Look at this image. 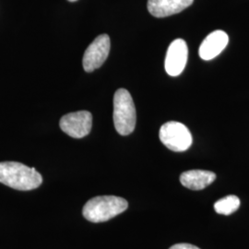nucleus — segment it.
<instances>
[{
    "label": "nucleus",
    "instance_id": "1",
    "mask_svg": "<svg viewBox=\"0 0 249 249\" xmlns=\"http://www.w3.org/2000/svg\"><path fill=\"white\" fill-rule=\"evenodd\" d=\"M0 183L20 191H29L40 187L43 178L35 168L17 161L0 162Z\"/></svg>",
    "mask_w": 249,
    "mask_h": 249
},
{
    "label": "nucleus",
    "instance_id": "2",
    "mask_svg": "<svg viewBox=\"0 0 249 249\" xmlns=\"http://www.w3.org/2000/svg\"><path fill=\"white\" fill-rule=\"evenodd\" d=\"M128 203L123 198L116 196H95L84 205L82 213L86 220L91 223H104L124 213Z\"/></svg>",
    "mask_w": 249,
    "mask_h": 249
},
{
    "label": "nucleus",
    "instance_id": "3",
    "mask_svg": "<svg viewBox=\"0 0 249 249\" xmlns=\"http://www.w3.org/2000/svg\"><path fill=\"white\" fill-rule=\"evenodd\" d=\"M114 124L122 136L132 133L136 126L137 114L133 99L128 90L117 89L114 95Z\"/></svg>",
    "mask_w": 249,
    "mask_h": 249
},
{
    "label": "nucleus",
    "instance_id": "4",
    "mask_svg": "<svg viewBox=\"0 0 249 249\" xmlns=\"http://www.w3.org/2000/svg\"><path fill=\"white\" fill-rule=\"evenodd\" d=\"M159 137L166 148L176 152L186 151L192 145V135L189 129L185 124L176 121L162 124Z\"/></svg>",
    "mask_w": 249,
    "mask_h": 249
},
{
    "label": "nucleus",
    "instance_id": "5",
    "mask_svg": "<svg viewBox=\"0 0 249 249\" xmlns=\"http://www.w3.org/2000/svg\"><path fill=\"white\" fill-rule=\"evenodd\" d=\"M110 47L111 42L109 36L101 35L96 37L88 46L83 55L82 65L85 71L92 72L106 62L110 52Z\"/></svg>",
    "mask_w": 249,
    "mask_h": 249
},
{
    "label": "nucleus",
    "instance_id": "6",
    "mask_svg": "<svg viewBox=\"0 0 249 249\" xmlns=\"http://www.w3.org/2000/svg\"><path fill=\"white\" fill-rule=\"evenodd\" d=\"M63 132L74 139H81L91 130L92 116L88 111L70 113L63 116L59 122Z\"/></svg>",
    "mask_w": 249,
    "mask_h": 249
},
{
    "label": "nucleus",
    "instance_id": "7",
    "mask_svg": "<svg viewBox=\"0 0 249 249\" xmlns=\"http://www.w3.org/2000/svg\"><path fill=\"white\" fill-rule=\"evenodd\" d=\"M188 48L183 39H177L171 43L165 57V71L172 77L179 76L187 65Z\"/></svg>",
    "mask_w": 249,
    "mask_h": 249
},
{
    "label": "nucleus",
    "instance_id": "8",
    "mask_svg": "<svg viewBox=\"0 0 249 249\" xmlns=\"http://www.w3.org/2000/svg\"><path fill=\"white\" fill-rule=\"evenodd\" d=\"M194 0H148L147 8L155 18H165L180 13L193 4Z\"/></svg>",
    "mask_w": 249,
    "mask_h": 249
},
{
    "label": "nucleus",
    "instance_id": "9",
    "mask_svg": "<svg viewBox=\"0 0 249 249\" xmlns=\"http://www.w3.org/2000/svg\"><path fill=\"white\" fill-rule=\"evenodd\" d=\"M229 43V37L223 31L211 33L200 45L198 53L203 60H212L223 52Z\"/></svg>",
    "mask_w": 249,
    "mask_h": 249
},
{
    "label": "nucleus",
    "instance_id": "10",
    "mask_svg": "<svg viewBox=\"0 0 249 249\" xmlns=\"http://www.w3.org/2000/svg\"><path fill=\"white\" fill-rule=\"evenodd\" d=\"M216 179L213 172L205 170H190L180 176L181 184L191 190H202L213 184Z\"/></svg>",
    "mask_w": 249,
    "mask_h": 249
},
{
    "label": "nucleus",
    "instance_id": "11",
    "mask_svg": "<svg viewBox=\"0 0 249 249\" xmlns=\"http://www.w3.org/2000/svg\"><path fill=\"white\" fill-rule=\"evenodd\" d=\"M240 207L239 197L233 195L224 196L214 204V210L217 213L230 215L235 213Z\"/></svg>",
    "mask_w": 249,
    "mask_h": 249
},
{
    "label": "nucleus",
    "instance_id": "12",
    "mask_svg": "<svg viewBox=\"0 0 249 249\" xmlns=\"http://www.w3.org/2000/svg\"><path fill=\"white\" fill-rule=\"evenodd\" d=\"M169 249H198L196 246H193V245H190V244H177L173 247H171Z\"/></svg>",
    "mask_w": 249,
    "mask_h": 249
},
{
    "label": "nucleus",
    "instance_id": "13",
    "mask_svg": "<svg viewBox=\"0 0 249 249\" xmlns=\"http://www.w3.org/2000/svg\"><path fill=\"white\" fill-rule=\"evenodd\" d=\"M68 1H70V2H75V1H77V0H68Z\"/></svg>",
    "mask_w": 249,
    "mask_h": 249
}]
</instances>
